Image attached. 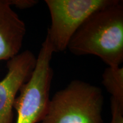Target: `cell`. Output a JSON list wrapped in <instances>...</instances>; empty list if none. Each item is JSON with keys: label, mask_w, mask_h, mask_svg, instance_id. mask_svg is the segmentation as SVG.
I'll list each match as a JSON object with an SVG mask.
<instances>
[{"label": "cell", "mask_w": 123, "mask_h": 123, "mask_svg": "<svg viewBox=\"0 0 123 123\" xmlns=\"http://www.w3.org/2000/svg\"><path fill=\"white\" fill-rule=\"evenodd\" d=\"M67 49L75 55H93L108 66L123 62V3L112 4L96 10L76 30Z\"/></svg>", "instance_id": "6da1fadb"}, {"label": "cell", "mask_w": 123, "mask_h": 123, "mask_svg": "<svg viewBox=\"0 0 123 123\" xmlns=\"http://www.w3.org/2000/svg\"><path fill=\"white\" fill-rule=\"evenodd\" d=\"M104 100L100 87L73 80L50 99L40 123H103Z\"/></svg>", "instance_id": "7a4b0ae2"}, {"label": "cell", "mask_w": 123, "mask_h": 123, "mask_svg": "<svg viewBox=\"0 0 123 123\" xmlns=\"http://www.w3.org/2000/svg\"><path fill=\"white\" fill-rule=\"evenodd\" d=\"M54 51L47 37L37 57L33 73L19 91L14 108L17 112L16 123H41L47 113L53 78L51 61Z\"/></svg>", "instance_id": "3957f363"}, {"label": "cell", "mask_w": 123, "mask_h": 123, "mask_svg": "<svg viewBox=\"0 0 123 123\" xmlns=\"http://www.w3.org/2000/svg\"><path fill=\"white\" fill-rule=\"evenodd\" d=\"M115 0H46L50 14L48 38L54 53L67 49L71 38L93 12L111 4Z\"/></svg>", "instance_id": "277c9868"}, {"label": "cell", "mask_w": 123, "mask_h": 123, "mask_svg": "<svg viewBox=\"0 0 123 123\" xmlns=\"http://www.w3.org/2000/svg\"><path fill=\"white\" fill-rule=\"evenodd\" d=\"M37 57L30 50L19 53L7 61V73L0 81V123H12L17 93L30 78Z\"/></svg>", "instance_id": "5b68a950"}, {"label": "cell", "mask_w": 123, "mask_h": 123, "mask_svg": "<svg viewBox=\"0 0 123 123\" xmlns=\"http://www.w3.org/2000/svg\"><path fill=\"white\" fill-rule=\"evenodd\" d=\"M26 28L8 0H0V61H9L20 53Z\"/></svg>", "instance_id": "8992f818"}, {"label": "cell", "mask_w": 123, "mask_h": 123, "mask_svg": "<svg viewBox=\"0 0 123 123\" xmlns=\"http://www.w3.org/2000/svg\"><path fill=\"white\" fill-rule=\"evenodd\" d=\"M102 84L111 98L123 103V68L108 66L102 75Z\"/></svg>", "instance_id": "52a82bcc"}, {"label": "cell", "mask_w": 123, "mask_h": 123, "mask_svg": "<svg viewBox=\"0 0 123 123\" xmlns=\"http://www.w3.org/2000/svg\"><path fill=\"white\" fill-rule=\"evenodd\" d=\"M112 119L110 123H123V103L111 98Z\"/></svg>", "instance_id": "ba28073f"}, {"label": "cell", "mask_w": 123, "mask_h": 123, "mask_svg": "<svg viewBox=\"0 0 123 123\" xmlns=\"http://www.w3.org/2000/svg\"><path fill=\"white\" fill-rule=\"evenodd\" d=\"M8 1L11 6H15L19 9L30 8L38 2L36 0H8Z\"/></svg>", "instance_id": "9c48e42d"}]
</instances>
